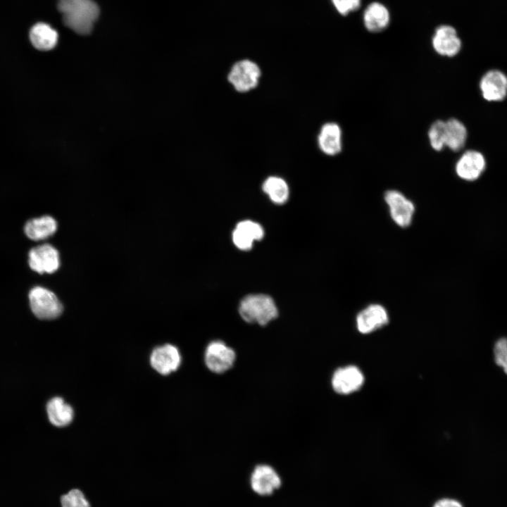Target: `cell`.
<instances>
[{
    "instance_id": "27",
    "label": "cell",
    "mask_w": 507,
    "mask_h": 507,
    "mask_svg": "<svg viewBox=\"0 0 507 507\" xmlns=\"http://www.w3.org/2000/svg\"><path fill=\"white\" fill-rule=\"evenodd\" d=\"M432 507H465L458 499L452 496H443L437 500Z\"/></svg>"
},
{
    "instance_id": "16",
    "label": "cell",
    "mask_w": 507,
    "mask_h": 507,
    "mask_svg": "<svg viewBox=\"0 0 507 507\" xmlns=\"http://www.w3.org/2000/svg\"><path fill=\"white\" fill-rule=\"evenodd\" d=\"M263 235V229L258 223L244 220L237 225L232 233V239L239 249L249 250L252 247L254 241L261 239Z\"/></svg>"
},
{
    "instance_id": "17",
    "label": "cell",
    "mask_w": 507,
    "mask_h": 507,
    "mask_svg": "<svg viewBox=\"0 0 507 507\" xmlns=\"http://www.w3.org/2000/svg\"><path fill=\"white\" fill-rule=\"evenodd\" d=\"M363 23L371 32H379L386 29L390 21L387 8L380 2L370 4L363 12Z\"/></svg>"
},
{
    "instance_id": "20",
    "label": "cell",
    "mask_w": 507,
    "mask_h": 507,
    "mask_svg": "<svg viewBox=\"0 0 507 507\" xmlns=\"http://www.w3.org/2000/svg\"><path fill=\"white\" fill-rule=\"evenodd\" d=\"M57 230L54 218L44 215L28 220L24 227L26 236L34 241H40L53 235Z\"/></svg>"
},
{
    "instance_id": "15",
    "label": "cell",
    "mask_w": 507,
    "mask_h": 507,
    "mask_svg": "<svg viewBox=\"0 0 507 507\" xmlns=\"http://www.w3.org/2000/svg\"><path fill=\"white\" fill-rule=\"evenodd\" d=\"M318 145L320 151L327 156H335L342 149V132L340 126L334 122L322 125L318 135Z\"/></svg>"
},
{
    "instance_id": "11",
    "label": "cell",
    "mask_w": 507,
    "mask_h": 507,
    "mask_svg": "<svg viewBox=\"0 0 507 507\" xmlns=\"http://www.w3.org/2000/svg\"><path fill=\"white\" fill-rule=\"evenodd\" d=\"M432 45L439 55L453 57L460 52L462 42L453 27L442 25L435 30L432 39Z\"/></svg>"
},
{
    "instance_id": "10",
    "label": "cell",
    "mask_w": 507,
    "mask_h": 507,
    "mask_svg": "<svg viewBox=\"0 0 507 507\" xmlns=\"http://www.w3.org/2000/svg\"><path fill=\"white\" fill-rule=\"evenodd\" d=\"M487 161L482 153L469 149L464 151L455 164L457 176L465 181L477 180L486 169Z\"/></svg>"
},
{
    "instance_id": "1",
    "label": "cell",
    "mask_w": 507,
    "mask_h": 507,
    "mask_svg": "<svg viewBox=\"0 0 507 507\" xmlns=\"http://www.w3.org/2000/svg\"><path fill=\"white\" fill-rule=\"evenodd\" d=\"M58 9L65 25L79 35L89 34L99 15L93 0H58Z\"/></svg>"
},
{
    "instance_id": "19",
    "label": "cell",
    "mask_w": 507,
    "mask_h": 507,
    "mask_svg": "<svg viewBox=\"0 0 507 507\" xmlns=\"http://www.w3.org/2000/svg\"><path fill=\"white\" fill-rule=\"evenodd\" d=\"M468 130L460 120L451 118L445 120V147L457 152L465 146Z\"/></svg>"
},
{
    "instance_id": "14",
    "label": "cell",
    "mask_w": 507,
    "mask_h": 507,
    "mask_svg": "<svg viewBox=\"0 0 507 507\" xmlns=\"http://www.w3.org/2000/svg\"><path fill=\"white\" fill-rule=\"evenodd\" d=\"M364 382L361 371L356 366L340 368L332 377V389L338 394H349L359 389Z\"/></svg>"
},
{
    "instance_id": "28",
    "label": "cell",
    "mask_w": 507,
    "mask_h": 507,
    "mask_svg": "<svg viewBox=\"0 0 507 507\" xmlns=\"http://www.w3.org/2000/svg\"><path fill=\"white\" fill-rule=\"evenodd\" d=\"M502 368H503V371L505 372V373L507 374V361H506V363H505V365H504Z\"/></svg>"
},
{
    "instance_id": "12",
    "label": "cell",
    "mask_w": 507,
    "mask_h": 507,
    "mask_svg": "<svg viewBox=\"0 0 507 507\" xmlns=\"http://www.w3.org/2000/svg\"><path fill=\"white\" fill-rule=\"evenodd\" d=\"M150 363L158 373L166 375L180 368L182 356L177 347L166 344L154 349L150 356Z\"/></svg>"
},
{
    "instance_id": "25",
    "label": "cell",
    "mask_w": 507,
    "mask_h": 507,
    "mask_svg": "<svg viewBox=\"0 0 507 507\" xmlns=\"http://www.w3.org/2000/svg\"><path fill=\"white\" fill-rule=\"evenodd\" d=\"M337 11L342 15H346L359 8L361 0H331Z\"/></svg>"
},
{
    "instance_id": "2",
    "label": "cell",
    "mask_w": 507,
    "mask_h": 507,
    "mask_svg": "<svg viewBox=\"0 0 507 507\" xmlns=\"http://www.w3.org/2000/svg\"><path fill=\"white\" fill-rule=\"evenodd\" d=\"M239 313L246 323L265 326L278 315L273 299L265 294H250L241 301Z\"/></svg>"
},
{
    "instance_id": "13",
    "label": "cell",
    "mask_w": 507,
    "mask_h": 507,
    "mask_svg": "<svg viewBox=\"0 0 507 507\" xmlns=\"http://www.w3.org/2000/svg\"><path fill=\"white\" fill-rule=\"evenodd\" d=\"M356 322L359 332L371 333L389 323L388 312L382 305L371 303L357 314Z\"/></svg>"
},
{
    "instance_id": "4",
    "label": "cell",
    "mask_w": 507,
    "mask_h": 507,
    "mask_svg": "<svg viewBox=\"0 0 507 507\" xmlns=\"http://www.w3.org/2000/svg\"><path fill=\"white\" fill-rule=\"evenodd\" d=\"M249 484L255 494L262 497L270 496L282 487V479L273 465L261 463L251 470Z\"/></svg>"
},
{
    "instance_id": "3",
    "label": "cell",
    "mask_w": 507,
    "mask_h": 507,
    "mask_svg": "<svg viewBox=\"0 0 507 507\" xmlns=\"http://www.w3.org/2000/svg\"><path fill=\"white\" fill-rule=\"evenodd\" d=\"M236 361V351L223 340H212L205 347V366L214 374L222 375L230 370Z\"/></svg>"
},
{
    "instance_id": "8",
    "label": "cell",
    "mask_w": 507,
    "mask_h": 507,
    "mask_svg": "<svg viewBox=\"0 0 507 507\" xmlns=\"http://www.w3.org/2000/svg\"><path fill=\"white\" fill-rule=\"evenodd\" d=\"M30 268L39 273H53L60 266L59 254L49 244H44L31 249L28 254Z\"/></svg>"
},
{
    "instance_id": "6",
    "label": "cell",
    "mask_w": 507,
    "mask_h": 507,
    "mask_svg": "<svg viewBox=\"0 0 507 507\" xmlns=\"http://www.w3.org/2000/svg\"><path fill=\"white\" fill-rule=\"evenodd\" d=\"M261 75V69L255 62L243 59L233 64L227 80L235 90L244 93L257 87Z\"/></svg>"
},
{
    "instance_id": "7",
    "label": "cell",
    "mask_w": 507,
    "mask_h": 507,
    "mask_svg": "<svg viewBox=\"0 0 507 507\" xmlns=\"http://www.w3.org/2000/svg\"><path fill=\"white\" fill-rule=\"evenodd\" d=\"M384 199L389 208V215L396 225L406 228L411 225L415 211L411 200L396 189L386 191Z\"/></svg>"
},
{
    "instance_id": "18",
    "label": "cell",
    "mask_w": 507,
    "mask_h": 507,
    "mask_svg": "<svg viewBox=\"0 0 507 507\" xmlns=\"http://www.w3.org/2000/svg\"><path fill=\"white\" fill-rule=\"evenodd\" d=\"M30 40L37 49L49 51L54 49L58 42V33L49 24L37 23L30 30Z\"/></svg>"
},
{
    "instance_id": "23",
    "label": "cell",
    "mask_w": 507,
    "mask_h": 507,
    "mask_svg": "<svg viewBox=\"0 0 507 507\" xmlns=\"http://www.w3.org/2000/svg\"><path fill=\"white\" fill-rule=\"evenodd\" d=\"M428 139L431 147L440 151L445 147V120H437L428 130Z\"/></svg>"
},
{
    "instance_id": "21",
    "label": "cell",
    "mask_w": 507,
    "mask_h": 507,
    "mask_svg": "<svg viewBox=\"0 0 507 507\" xmlns=\"http://www.w3.org/2000/svg\"><path fill=\"white\" fill-rule=\"evenodd\" d=\"M46 412L50 423L56 427L69 425L74 416L73 408L61 397L56 396L46 404Z\"/></svg>"
},
{
    "instance_id": "9",
    "label": "cell",
    "mask_w": 507,
    "mask_h": 507,
    "mask_svg": "<svg viewBox=\"0 0 507 507\" xmlns=\"http://www.w3.org/2000/svg\"><path fill=\"white\" fill-rule=\"evenodd\" d=\"M483 99L487 101H501L507 97V75L500 70H489L479 82Z\"/></svg>"
},
{
    "instance_id": "24",
    "label": "cell",
    "mask_w": 507,
    "mask_h": 507,
    "mask_svg": "<svg viewBox=\"0 0 507 507\" xmlns=\"http://www.w3.org/2000/svg\"><path fill=\"white\" fill-rule=\"evenodd\" d=\"M61 507H91L84 493L77 488L69 490L60 498Z\"/></svg>"
},
{
    "instance_id": "5",
    "label": "cell",
    "mask_w": 507,
    "mask_h": 507,
    "mask_svg": "<svg viewBox=\"0 0 507 507\" xmlns=\"http://www.w3.org/2000/svg\"><path fill=\"white\" fill-rule=\"evenodd\" d=\"M29 301L32 313L41 320L55 319L63 311L62 304L54 293L42 287H35L30 291Z\"/></svg>"
},
{
    "instance_id": "26",
    "label": "cell",
    "mask_w": 507,
    "mask_h": 507,
    "mask_svg": "<svg viewBox=\"0 0 507 507\" xmlns=\"http://www.w3.org/2000/svg\"><path fill=\"white\" fill-rule=\"evenodd\" d=\"M494 354L495 363L503 367L507 361V338L502 337L496 342Z\"/></svg>"
},
{
    "instance_id": "22",
    "label": "cell",
    "mask_w": 507,
    "mask_h": 507,
    "mask_svg": "<svg viewBox=\"0 0 507 507\" xmlns=\"http://www.w3.org/2000/svg\"><path fill=\"white\" fill-rule=\"evenodd\" d=\"M263 191L268 195L271 201L282 204L289 197V187L282 177L277 176L268 177L263 183Z\"/></svg>"
}]
</instances>
